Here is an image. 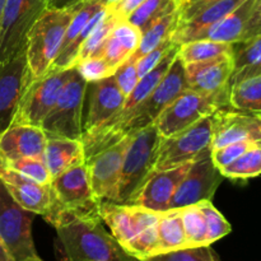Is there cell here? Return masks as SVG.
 Segmentation results:
<instances>
[{
  "label": "cell",
  "instance_id": "6da1fadb",
  "mask_svg": "<svg viewBox=\"0 0 261 261\" xmlns=\"http://www.w3.org/2000/svg\"><path fill=\"white\" fill-rule=\"evenodd\" d=\"M50 224L58 233L60 261H139L103 228L101 218L61 213Z\"/></svg>",
  "mask_w": 261,
  "mask_h": 261
},
{
  "label": "cell",
  "instance_id": "7a4b0ae2",
  "mask_svg": "<svg viewBox=\"0 0 261 261\" xmlns=\"http://www.w3.org/2000/svg\"><path fill=\"white\" fill-rule=\"evenodd\" d=\"M186 89H188V83L185 75V64L177 55L171 68L168 69L162 81L157 84V87L153 89L152 93L139 102L116 129L99 138L88 147H84L86 160L98 153L99 150L120 142L122 138L154 124L163 110Z\"/></svg>",
  "mask_w": 261,
  "mask_h": 261
},
{
  "label": "cell",
  "instance_id": "3957f363",
  "mask_svg": "<svg viewBox=\"0 0 261 261\" xmlns=\"http://www.w3.org/2000/svg\"><path fill=\"white\" fill-rule=\"evenodd\" d=\"M155 124L130 135L120 173L119 190L115 203L132 204L144 184L155 171L161 140Z\"/></svg>",
  "mask_w": 261,
  "mask_h": 261
},
{
  "label": "cell",
  "instance_id": "277c9868",
  "mask_svg": "<svg viewBox=\"0 0 261 261\" xmlns=\"http://www.w3.org/2000/svg\"><path fill=\"white\" fill-rule=\"evenodd\" d=\"M76 7H48L33 23L25 40V55L33 76L43 75L53 65Z\"/></svg>",
  "mask_w": 261,
  "mask_h": 261
},
{
  "label": "cell",
  "instance_id": "5b68a950",
  "mask_svg": "<svg viewBox=\"0 0 261 261\" xmlns=\"http://www.w3.org/2000/svg\"><path fill=\"white\" fill-rule=\"evenodd\" d=\"M51 188L58 200L55 211L46 218L51 223L59 214L81 218H99V203L94 196L86 162L70 167L51 180Z\"/></svg>",
  "mask_w": 261,
  "mask_h": 261
},
{
  "label": "cell",
  "instance_id": "8992f818",
  "mask_svg": "<svg viewBox=\"0 0 261 261\" xmlns=\"http://www.w3.org/2000/svg\"><path fill=\"white\" fill-rule=\"evenodd\" d=\"M87 82L73 68V74L61 89L55 105L41 124L47 137L82 139L83 109L86 101Z\"/></svg>",
  "mask_w": 261,
  "mask_h": 261
},
{
  "label": "cell",
  "instance_id": "52a82bcc",
  "mask_svg": "<svg viewBox=\"0 0 261 261\" xmlns=\"http://www.w3.org/2000/svg\"><path fill=\"white\" fill-rule=\"evenodd\" d=\"M229 106L228 94H206L186 89L176 97L155 120V126L163 138H168L191 126L203 117L222 107Z\"/></svg>",
  "mask_w": 261,
  "mask_h": 261
},
{
  "label": "cell",
  "instance_id": "ba28073f",
  "mask_svg": "<svg viewBox=\"0 0 261 261\" xmlns=\"http://www.w3.org/2000/svg\"><path fill=\"white\" fill-rule=\"evenodd\" d=\"M71 74L73 68H50L43 75L33 78L20 99L12 125L41 126Z\"/></svg>",
  "mask_w": 261,
  "mask_h": 261
},
{
  "label": "cell",
  "instance_id": "9c48e42d",
  "mask_svg": "<svg viewBox=\"0 0 261 261\" xmlns=\"http://www.w3.org/2000/svg\"><path fill=\"white\" fill-rule=\"evenodd\" d=\"M213 115V114H212ZM212 115L168 138H162L155 162V171L167 170L193 162L199 154L211 149L213 138Z\"/></svg>",
  "mask_w": 261,
  "mask_h": 261
},
{
  "label": "cell",
  "instance_id": "30bf717a",
  "mask_svg": "<svg viewBox=\"0 0 261 261\" xmlns=\"http://www.w3.org/2000/svg\"><path fill=\"white\" fill-rule=\"evenodd\" d=\"M35 214L18 205L0 181V239L14 261L38 256L32 239Z\"/></svg>",
  "mask_w": 261,
  "mask_h": 261
},
{
  "label": "cell",
  "instance_id": "8fae6325",
  "mask_svg": "<svg viewBox=\"0 0 261 261\" xmlns=\"http://www.w3.org/2000/svg\"><path fill=\"white\" fill-rule=\"evenodd\" d=\"M48 7L50 0H7L0 25V63L24 47L31 27Z\"/></svg>",
  "mask_w": 261,
  "mask_h": 261
},
{
  "label": "cell",
  "instance_id": "7c38bea8",
  "mask_svg": "<svg viewBox=\"0 0 261 261\" xmlns=\"http://www.w3.org/2000/svg\"><path fill=\"white\" fill-rule=\"evenodd\" d=\"M223 178L221 170L214 165L212 149L205 150L190 163V167L171 199L170 209L212 200Z\"/></svg>",
  "mask_w": 261,
  "mask_h": 261
},
{
  "label": "cell",
  "instance_id": "4fadbf2b",
  "mask_svg": "<svg viewBox=\"0 0 261 261\" xmlns=\"http://www.w3.org/2000/svg\"><path fill=\"white\" fill-rule=\"evenodd\" d=\"M33 78L25 46L14 56L0 63V135L13 124L20 99Z\"/></svg>",
  "mask_w": 261,
  "mask_h": 261
},
{
  "label": "cell",
  "instance_id": "5bb4252c",
  "mask_svg": "<svg viewBox=\"0 0 261 261\" xmlns=\"http://www.w3.org/2000/svg\"><path fill=\"white\" fill-rule=\"evenodd\" d=\"M261 35V0H244L236 9L212 27L201 31L194 40L240 43Z\"/></svg>",
  "mask_w": 261,
  "mask_h": 261
},
{
  "label": "cell",
  "instance_id": "9a60e30c",
  "mask_svg": "<svg viewBox=\"0 0 261 261\" xmlns=\"http://www.w3.org/2000/svg\"><path fill=\"white\" fill-rule=\"evenodd\" d=\"M98 213L101 221L107 224L122 249L143 231L155 226L160 219V212L135 204H120L109 200L99 203Z\"/></svg>",
  "mask_w": 261,
  "mask_h": 261
},
{
  "label": "cell",
  "instance_id": "2e32d148",
  "mask_svg": "<svg viewBox=\"0 0 261 261\" xmlns=\"http://www.w3.org/2000/svg\"><path fill=\"white\" fill-rule=\"evenodd\" d=\"M129 140L127 135L86 160L92 190L99 201H116L122 160Z\"/></svg>",
  "mask_w": 261,
  "mask_h": 261
},
{
  "label": "cell",
  "instance_id": "e0dca14e",
  "mask_svg": "<svg viewBox=\"0 0 261 261\" xmlns=\"http://www.w3.org/2000/svg\"><path fill=\"white\" fill-rule=\"evenodd\" d=\"M0 181L15 203L33 214L47 218L58 206V200L51 184H38L17 171L12 170L0 160Z\"/></svg>",
  "mask_w": 261,
  "mask_h": 261
},
{
  "label": "cell",
  "instance_id": "ac0fdd59",
  "mask_svg": "<svg viewBox=\"0 0 261 261\" xmlns=\"http://www.w3.org/2000/svg\"><path fill=\"white\" fill-rule=\"evenodd\" d=\"M212 121V150L241 140L261 144V112L241 111L231 106L222 107L213 112Z\"/></svg>",
  "mask_w": 261,
  "mask_h": 261
},
{
  "label": "cell",
  "instance_id": "d6986e66",
  "mask_svg": "<svg viewBox=\"0 0 261 261\" xmlns=\"http://www.w3.org/2000/svg\"><path fill=\"white\" fill-rule=\"evenodd\" d=\"M233 71V58L219 56L200 63L185 64L188 89L200 94H228L229 79Z\"/></svg>",
  "mask_w": 261,
  "mask_h": 261
},
{
  "label": "cell",
  "instance_id": "ffe728a7",
  "mask_svg": "<svg viewBox=\"0 0 261 261\" xmlns=\"http://www.w3.org/2000/svg\"><path fill=\"white\" fill-rule=\"evenodd\" d=\"M86 93L89 101L87 115L83 119V134L97 129L114 117L121 110L126 98L112 75L87 84Z\"/></svg>",
  "mask_w": 261,
  "mask_h": 261
},
{
  "label": "cell",
  "instance_id": "44dd1931",
  "mask_svg": "<svg viewBox=\"0 0 261 261\" xmlns=\"http://www.w3.org/2000/svg\"><path fill=\"white\" fill-rule=\"evenodd\" d=\"M190 163H184L167 170L154 171L132 204L155 212L170 209L171 199L190 167Z\"/></svg>",
  "mask_w": 261,
  "mask_h": 261
},
{
  "label": "cell",
  "instance_id": "7402d4cb",
  "mask_svg": "<svg viewBox=\"0 0 261 261\" xmlns=\"http://www.w3.org/2000/svg\"><path fill=\"white\" fill-rule=\"evenodd\" d=\"M46 139L47 137L41 126L10 125L0 135V158L4 161L42 158Z\"/></svg>",
  "mask_w": 261,
  "mask_h": 261
},
{
  "label": "cell",
  "instance_id": "603a6c76",
  "mask_svg": "<svg viewBox=\"0 0 261 261\" xmlns=\"http://www.w3.org/2000/svg\"><path fill=\"white\" fill-rule=\"evenodd\" d=\"M142 32L125 19H119L105 41L99 56L106 60L110 68L116 70L138 48Z\"/></svg>",
  "mask_w": 261,
  "mask_h": 261
},
{
  "label": "cell",
  "instance_id": "cb8c5ba5",
  "mask_svg": "<svg viewBox=\"0 0 261 261\" xmlns=\"http://www.w3.org/2000/svg\"><path fill=\"white\" fill-rule=\"evenodd\" d=\"M42 160L54 178L70 167L86 162L84 145L81 139L47 137Z\"/></svg>",
  "mask_w": 261,
  "mask_h": 261
},
{
  "label": "cell",
  "instance_id": "d4e9b609",
  "mask_svg": "<svg viewBox=\"0 0 261 261\" xmlns=\"http://www.w3.org/2000/svg\"><path fill=\"white\" fill-rule=\"evenodd\" d=\"M233 71L229 87L251 76L261 75V35L245 42L233 43Z\"/></svg>",
  "mask_w": 261,
  "mask_h": 261
},
{
  "label": "cell",
  "instance_id": "484cf974",
  "mask_svg": "<svg viewBox=\"0 0 261 261\" xmlns=\"http://www.w3.org/2000/svg\"><path fill=\"white\" fill-rule=\"evenodd\" d=\"M180 18L181 7L178 8V9L173 10V12L168 13L165 17L155 20L152 25H149V27L142 33L139 46H138L135 53L133 54L127 60H132L137 63V61L139 60L142 56H144L145 54H148L149 51H152L153 48L160 46L161 43L165 42L168 38H172L173 33L176 32V30H177L178 27V23H180Z\"/></svg>",
  "mask_w": 261,
  "mask_h": 261
},
{
  "label": "cell",
  "instance_id": "4316f807",
  "mask_svg": "<svg viewBox=\"0 0 261 261\" xmlns=\"http://www.w3.org/2000/svg\"><path fill=\"white\" fill-rule=\"evenodd\" d=\"M158 254L186 249V237L184 231L180 209H167L160 212L158 219Z\"/></svg>",
  "mask_w": 261,
  "mask_h": 261
},
{
  "label": "cell",
  "instance_id": "83f0119b",
  "mask_svg": "<svg viewBox=\"0 0 261 261\" xmlns=\"http://www.w3.org/2000/svg\"><path fill=\"white\" fill-rule=\"evenodd\" d=\"M233 54V45L212 40H194L180 45L178 58L184 64L200 63Z\"/></svg>",
  "mask_w": 261,
  "mask_h": 261
},
{
  "label": "cell",
  "instance_id": "f1b7e54d",
  "mask_svg": "<svg viewBox=\"0 0 261 261\" xmlns=\"http://www.w3.org/2000/svg\"><path fill=\"white\" fill-rule=\"evenodd\" d=\"M229 106L241 111L261 112V75L244 79L229 87Z\"/></svg>",
  "mask_w": 261,
  "mask_h": 261
},
{
  "label": "cell",
  "instance_id": "f546056e",
  "mask_svg": "<svg viewBox=\"0 0 261 261\" xmlns=\"http://www.w3.org/2000/svg\"><path fill=\"white\" fill-rule=\"evenodd\" d=\"M181 3L182 0H145L125 20L132 23L143 33L155 20L178 9Z\"/></svg>",
  "mask_w": 261,
  "mask_h": 261
},
{
  "label": "cell",
  "instance_id": "4dcf8cb0",
  "mask_svg": "<svg viewBox=\"0 0 261 261\" xmlns=\"http://www.w3.org/2000/svg\"><path fill=\"white\" fill-rule=\"evenodd\" d=\"M223 177L231 180H247L261 175V144L250 148L237 160L221 168Z\"/></svg>",
  "mask_w": 261,
  "mask_h": 261
},
{
  "label": "cell",
  "instance_id": "1f68e13d",
  "mask_svg": "<svg viewBox=\"0 0 261 261\" xmlns=\"http://www.w3.org/2000/svg\"><path fill=\"white\" fill-rule=\"evenodd\" d=\"M180 209V216L182 219L184 231L186 237V246L200 247L209 246L206 244V224L203 213L198 204L184 206Z\"/></svg>",
  "mask_w": 261,
  "mask_h": 261
},
{
  "label": "cell",
  "instance_id": "d6a6232c",
  "mask_svg": "<svg viewBox=\"0 0 261 261\" xmlns=\"http://www.w3.org/2000/svg\"><path fill=\"white\" fill-rule=\"evenodd\" d=\"M117 20H119V18L115 17V15L107 9L105 17L99 20L98 24L93 28V31L89 33L87 40L84 41V43L82 45L78 56H76L75 64L84 60V59L89 58V56H99L102 46H103L105 41L109 37L110 32L112 31L114 25L116 24ZM75 64H74V65H75Z\"/></svg>",
  "mask_w": 261,
  "mask_h": 261
},
{
  "label": "cell",
  "instance_id": "836d02e7",
  "mask_svg": "<svg viewBox=\"0 0 261 261\" xmlns=\"http://www.w3.org/2000/svg\"><path fill=\"white\" fill-rule=\"evenodd\" d=\"M200 208L201 213H203L204 219H205L206 224V244L209 246L217 242L218 240L223 239L228 233H231L232 227L228 223L223 214L213 205L212 200L200 201L198 204Z\"/></svg>",
  "mask_w": 261,
  "mask_h": 261
},
{
  "label": "cell",
  "instance_id": "e575fe53",
  "mask_svg": "<svg viewBox=\"0 0 261 261\" xmlns=\"http://www.w3.org/2000/svg\"><path fill=\"white\" fill-rule=\"evenodd\" d=\"M2 161L9 168L38 184L46 185V184H51V180H53L42 158H19V160L13 161Z\"/></svg>",
  "mask_w": 261,
  "mask_h": 261
},
{
  "label": "cell",
  "instance_id": "d590c367",
  "mask_svg": "<svg viewBox=\"0 0 261 261\" xmlns=\"http://www.w3.org/2000/svg\"><path fill=\"white\" fill-rule=\"evenodd\" d=\"M139 261H219L211 246L186 247L175 251L162 252Z\"/></svg>",
  "mask_w": 261,
  "mask_h": 261
},
{
  "label": "cell",
  "instance_id": "8d00e7d4",
  "mask_svg": "<svg viewBox=\"0 0 261 261\" xmlns=\"http://www.w3.org/2000/svg\"><path fill=\"white\" fill-rule=\"evenodd\" d=\"M73 68L76 69V71L83 76L87 83L101 81L114 74V70L110 68L102 56H89L76 63Z\"/></svg>",
  "mask_w": 261,
  "mask_h": 261
},
{
  "label": "cell",
  "instance_id": "74e56055",
  "mask_svg": "<svg viewBox=\"0 0 261 261\" xmlns=\"http://www.w3.org/2000/svg\"><path fill=\"white\" fill-rule=\"evenodd\" d=\"M255 145H257V143L249 142V140L229 143V144L212 150V158H213L214 165L221 170V168H223L224 166L233 162V161L237 160L240 155H242L246 150L255 147Z\"/></svg>",
  "mask_w": 261,
  "mask_h": 261
},
{
  "label": "cell",
  "instance_id": "f35d334b",
  "mask_svg": "<svg viewBox=\"0 0 261 261\" xmlns=\"http://www.w3.org/2000/svg\"><path fill=\"white\" fill-rule=\"evenodd\" d=\"M112 76H114L119 88L124 93V96L127 97L132 93L133 89L135 88L138 82H139V76H138L137 71V63L132 60H126L115 70Z\"/></svg>",
  "mask_w": 261,
  "mask_h": 261
},
{
  "label": "cell",
  "instance_id": "ab89813d",
  "mask_svg": "<svg viewBox=\"0 0 261 261\" xmlns=\"http://www.w3.org/2000/svg\"><path fill=\"white\" fill-rule=\"evenodd\" d=\"M172 43H173L172 38H168V40H166L165 42L161 43L160 46H157V47L153 48L152 51L145 54L144 56H142V58L137 61V71H138V76H139V79L143 78L145 74L149 73L152 69H154L155 66L160 64V61L162 60L163 56L167 54V51L170 50Z\"/></svg>",
  "mask_w": 261,
  "mask_h": 261
},
{
  "label": "cell",
  "instance_id": "60d3db41",
  "mask_svg": "<svg viewBox=\"0 0 261 261\" xmlns=\"http://www.w3.org/2000/svg\"><path fill=\"white\" fill-rule=\"evenodd\" d=\"M145 0H119L112 7L107 8L112 14L119 19H126L139 5H142Z\"/></svg>",
  "mask_w": 261,
  "mask_h": 261
},
{
  "label": "cell",
  "instance_id": "b9f144b4",
  "mask_svg": "<svg viewBox=\"0 0 261 261\" xmlns=\"http://www.w3.org/2000/svg\"><path fill=\"white\" fill-rule=\"evenodd\" d=\"M86 2L87 0H56V2H54L50 7H56V8L76 7V5H81Z\"/></svg>",
  "mask_w": 261,
  "mask_h": 261
},
{
  "label": "cell",
  "instance_id": "7bdbcfd3",
  "mask_svg": "<svg viewBox=\"0 0 261 261\" xmlns=\"http://www.w3.org/2000/svg\"><path fill=\"white\" fill-rule=\"evenodd\" d=\"M0 261H14L13 256L10 255L9 250L5 246V244L3 242L2 239H0Z\"/></svg>",
  "mask_w": 261,
  "mask_h": 261
},
{
  "label": "cell",
  "instance_id": "ee69618b",
  "mask_svg": "<svg viewBox=\"0 0 261 261\" xmlns=\"http://www.w3.org/2000/svg\"><path fill=\"white\" fill-rule=\"evenodd\" d=\"M87 2H93V3H97V4L102 5V7L105 8H110L112 7L115 3L119 2V0H87Z\"/></svg>",
  "mask_w": 261,
  "mask_h": 261
},
{
  "label": "cell",
  "instance_id": "f6af8a7d",
  "mask_svg": "<svg viewBox=\"0 0 261 261\" xmlns=\"http://www.w3.org/2000/svg\"><path fill=\"white\" fill-rule=\"evenodd\" d=\"M211 2H216V0H182L181 4L182 5H200V4H205V3H211Z\"/></svg>",
  "mask_w": 261,
  "mask_h": 261
},
{
  "label": "cell",
  "instance_id": "bcb514c9",
  "mask_svg": "<svg viewBox=\"0 0 261 261\" xmlns=\"http://www.w3.org/2000/svg\"><path fill=\"white\" fill-rule=\"evenodd\" d=\"M5 3H7V0H0V25H2L3 14H4V8H5Z\"/></svg>",
  "mask_w": 261,
  "mask_h": 261
},
{
  "label": "cell",
  "instance_id": "7dc6e473",
  "mask_svg": "<svg viewBox=\"0 0 261 261\" xmlns=\"http://www.w3.org/2000/svg\"><path fill=\"white\" fill-rule=\"evenodd\" d=\"M25 261H43V260H41L40 256H36V257H31V259H28Z\"/></svg>",
  "mask_w": 261,
  "mask_h": 261
},
{
  "label": "cell",
  "instance_id": "c3c4849f",
  "mask_svg": "<svg viewBox=\"0 0 261 261\" xmlns=\"http://www.w3.org/2000/svg\"><path fill=\"white\" fill-rule=\"evenodd\" d=\"M54 2H56V0H50V5H51V4H53V3H54Z\"/></svg>",
  "mask_w": 261,
  "mask_h": 261
}]
</instances>
